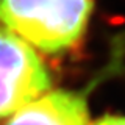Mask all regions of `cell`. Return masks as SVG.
Returning <instances> with one entry per match:
<instances>
[{
	"instance_id": "277c9868",
	"label": "cell",
	"mask_w": 125,
	"mask_h": 125,
	"mask_svg": "<svg viewBox=\"0 0 125 125\" xmlns=\"http://www.w3.org/2000/svg\"><path fill=\"white\" fill-rule=\"evenodd\" d=\"M92 125H125V116H105Z\"/></svg>"
},
{
	"instance_id": "7a4b0ae2",
	"label": "cell",
	"mask_w": 125,
	"mask_h": 125,
	"mask_svg": "<svg viewBox=\"0 0 125 125\" xmlns=\"http://www.w3.org/2000/svg\"><path fill=\"white\" fill-rule=\"evenodd\" d=\"M52 78L39 53L0 27V122L50 91Z\"/></svg>"
},
{
	"instance_id": "3957f363",
	"label": "cell",
	"mask_w": 125,
	"mask_h": 125,
	"mask_svg": "<svg viewBox=\"0 0 125 125\" xmlns=\"http://www.w3.org/2000/svg\"><path fill=\"white\" fill-rule=\"evenodd\" d=\"M84 95L47 91L10 117L6 125H89Z\"/></svg>"
},
{
	"instance_id": "6da1fadb",
	"label": "cell",
	"mask_w": 125,
	"mask_h": 125,
	"mask_svg": "<svg viewBox=\"0 0 125 125\" xmlns=\"http://www.w3.org/2000/svg\"><path fill=\"white\" fill-rule=\"evenodd\" d=\"M94 0H0V27L34 50L64 53L83 41Z\"/></svg>"
}]
</instances>
